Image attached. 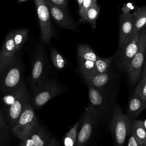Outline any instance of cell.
<instances>
[{
    "instance_id": "obj_1",
    "label": "cell",
    "mask_w": 146,
    "mask_h": 146,
    "mask_svg": "<svg viewBox=\"0 0 146 146\" xmlns=\"http://www.w3.org/2000/svg\"><path fill=\"white\" fill-rule=\"evenodd\" d=\"M2 95V106L0 104L1 110L11 131L25 106L31 102V99L24 81L14 90Z\"/></svg>"
},
{
    "instance_id": "obj_2",
    "label": "cell",
    "mask_w": 146,
    "mask_h": 146,
    "mask_svg": "<svg viewBox=\"0 0 146 146\" xmlns=\"http://www.w3.org/2000/svg\"><path fill=\"white\" fill-rule=\"evenodd\" d=\"M89 107L96 116L99 123L111 116L116 106V98L104 94L95 87L88 86Z\"/></svg>"
},
{
    "instance_id": "obj_3",
    "label": "cell",
    "mask_w": 146,
    "mask_h": 146,
    "mask_svg": "<svg viewBox=\"0 0 146 146\" xmlns=\"http://www.w3.org/2000/svg\"><path fill=\"white\" fill-rule=\"evenodd\" d=\"M33 96L31 103L33 107L40 108L51 99L61 94L63 88L55 78L44 79L32 88Z\"/></svg>"
},
{
    "instance_id": "obj_4",
    "label": "cell",
    "mask_w": 146,
    "mask_h": 146,
    "mask_svg": "<svg viewBox=\"0 0 146 146\" xmlns=\"http://www.w3.org/2000/svg\"><path fill=\"white\" fill-rule=\"evenodd\" d=\"M131 122V119L123 113L121 107L116 105L111 116L110 124L113 146H123L130 133Z\"/></svg>"
},
{
    "instance_id": "obj_5",
    "label": "cell",
    "mask_w": 146,
    "mask_h": 146,
    "mask_svg": "<svg viewBox=\"0 0 146 146\" xmlns=\"http://www.w3.org/2000/svg\"><path fill=\"white\" fill-rule=\"evenodd\" d=\"M23 81V66L17 57L3 70L0 75V94L14 90Z\"/></svg>"
},
{
    "instance_id": "obj_6",
    "label": "cell",
    "mask_w": 146,
    "mask_h": 146,
    "mask_svg": "<svg viewBox=\"0 0 146 146\" xmlns=\"http://www.w3.org/2000/svg\"><path fill=\"white\" fill-rule=\"evenodd\" d=\"M146 54V26L141 30L137 52L132 59L127 72L131 84L135 85L141 76Z\"/></svg>"
},
{
    "instance_id": "obj_7",
    "label": "cell",
    "mask_w": 146,
    "mask_h": 146,
    "mask_svg": "<svg viewBox=\"0 0 146 146\" xmlns=\"http://www.w3.org/2000/svg\"><path fill=\"white\" fill-rule=\"evenodd\" d=\"M85 82L88 86H92L99 91L116 98L119 80L118 75L113 73L111 70L85 80Z\"/></svg>"
},
{
    "instance_id": "obj_8",
    "label": "cell",
    "mask_w": 146,
    "mask_h": 146,
    "mask_svg": "<svg viewBox=\"0 0 146 146\" xmlns=\"http://www.w3.org/2000/svg\"><path fill=\"white\" fill-rule=\"evenodd\" d=\"M39 123L31 102L28 103L12 128L13 134L20 140L26 136Z\"/></svg>"
},
{
    "instance_id": "obj_9",
    "label": "cell",
    "mask_w": 146,
    "mask_h": 146,
    "mask_svg": "<svg viewBox=\"0 0 146 146\" xmlns=\"http://www.w3.org/2000/svg\"><path fill=\"white\" fill-rule=\"evenodd\" d=\"M80 123L74 146H88L99 124L96 116L89 106L86 108Z\"/></svg>"
},
{
    "instance_id": "obj_10",
    "label": "cell",
    "mask_w": 146,
    "mask_h": 146,
    "mask_svg": "<svg viewBox=\"0 0 146 146\" xmlns=\"http://www.w3.org/2000/svg\"><path fill=\"white\" fill-rule=\"evenodd\" d=\"M39 20L40 38L44 43H48L54 35V29L51 24L50 12L46 0H34Z\"/></svg>"
},
{
    "instance_id": "obj_11",
    "label": "cell",
    "mask_w": 146,
    "mask_h": 146,
    "mask_svg": "<svg viewBox=\"0 0 146 146\" xmlns=\"http://www.w3.org/2000/svg\"><path fill=\"white\" fill-rule=\"evenodd\" d=\"M140 32L132 33L125 43L120 48L117 56L118 68L127 72L129 64L138 49Z\"/></svg>"
},
{
    "instance_id": "obj_12",
    "label": "cell",
    "mask_w": 146,
    "mask_h": 146,
    "mask_svg": "<svg viewBox=\"0 0 146 146\" xmlns=\"http://www.w3.org/2000/svg\"><path fill=\"white\" fill-rule=\"evenodd\" d=\"M45 54L43 47H39L35 52L31 64L30 82L31 87L47 78Z\"/></svg>"
},
{
    "instance_id": "obj_13",
    "label": "cell",
    "mask_w": 146,
    "mask_h": 146,
    "mask_svg": "<svg viewBox=\"0 0 146 146\" xmlns=\"http://www.w3.org/2000/svg\"><path fill=\"white\" fill-rule=\"evenodd\" d=\"M51 139L46 128L38 123L31 132L21 140L19 146H47Z\"/></svg>"
},
{
    "instance_id": "obj_14",
    "label": "cell",
    "mask_w": 146,
    "mask_h": 146,
    "mask_svg": "<svg viewBox=\"0 0 146 146\" xmlns=\"http://www.w3.org/2000/svg\"><path fill=\"white\" fill-rule=\"evenodd\" d=\"M13 31H10L6 36L0 51V75L3 70L18 57L13 40Z\"/></svg>"
},
{
    "instance_id": "obj_15",
    "label": "cell",
    "mask_w": 146,
    "mask_h": 146,
    "mask_svg": "<svg viewBox=\"0 0 146 146\" xmlns=\"http://www.w3.org/2000/svg\"><path fill=\"white\" fill-rule=\"evenodd\" d=\"M47 2L51 15L59 26L73 30H76V25L67 13L66 8Z\"/></svg>"
},
{
    "instance_id": "obj_16",
    "label": "cell",
    "mask_w": 146,
    "mask_h": 146,
    "mask_svg": "<svg viewBox=\"0 0 146 146\" xmlns=\"http://www.w3.org/2000/svg\"><path fill=\"white\" fill-rule=\"evenodd\" d=\"M134 25V17L129 13H122L120 17V31L119 46L121 47L132 34Z\"/></svg>"
},
{
    "instance_id": "obj_17",
    "label": "cell",
    "mask_w": 146,
    "mask_h": 146,
    "mask_svg": "<svg viewBox=\"0 0 146 146\" xmlns=\"http://www.w3.org/2000/svg\"><path fill=\"white\" fill-rule=\"evenodd\" d=\"M146 108V100L135 92L131 95L127 107V116L131 119L137 117Z\"/></svg>"
},
{
    "instance_id": "obj_18",
    "label": "cell",
    "mask_w": 146,
    "mask_h": 146,
    "mask_svg": "<svg viewBox=\"0 0 146 146\" xmlns=\"http://www.w3.org/2000/svg\"><path fill=\"white\" fill-rule=\"evenodd\" d=\"M130 133L133 135L143 145L146 144V128L142 120H132Z\"/></svg>"
},
{
    "instance_id": "obj_19",
    "label": "cell",
    "mask_w": 146,
    "mask_h": 146,
    "mask_svg": "<svg viewBox=\"0 0 146 146\" xmlns=\"http://www.w3.org/2000/svg\"><path fill=\"white\" fill-rule=\"evenodd\" d=\"M78 68L84 80L88 79L95 76V62L90 60H78Z\"/></svg>"
},
{
    "instance_id": "obj_20",
    "label": "cell",
    "mask_w": 146,
    "mask_h": 146,
    "mask_svg": "<svg viewBox=\"0 0 146 146\" xmlns=\"http://www.w3.org/2000/svg\"><path fill=\"white\" fill-rule=\"evenodd\" d=\"M133 15L134 25L132 33L140 32L146 26V6L137 8Z\"/></svg>"
},
{
    "instance_id": "obj_21",
    "label": "cell",
    "mask_w": 146,
    "mask_h": 146,
    "mask_svg": "<svg viewBox=\"0 0 146 146\" xmlns=\"http://www.w3.org/2000/svg\"><path fill=\"white\" fill-rule=\"evenodd\" d=\"M10 131L0 105V146H6L9 141Z\"/></svg>"
},
{
    "instance_id": "obj_22",
    "label": "cell",
    "mask_w": 146,
    "mask_h": 146,
    "mask_svg": "<svg viewBox=\"0 0 146 146\" xmlns=\"http://www.w3.org/2000/svg\"><path fill=\"white\" fill-rule=\"evenodd\" d=\"M78 60H90L95 62L98 56L88 45L80 44L78 46L77 51Z\"/></svg>"
},
{
    "instance_id": "obj_23",
    "label": "cell",
    "mask_w": 146,
    "mask_h": 146,
    "mask_svg": "<svg viewBox=\"0 0 146 146\" xmlns=\"http://www.w3.org/2000/svg\"><path fill=\"white\" fill-rule=\"evenodd\" d=\"M28 38V30L21 29L13 30V40L16 50L18 52Z\"/></svg>"
},
{
    "instance_id": "obj_24",
    "label": "cell",
    "mask_w": 146,
    "mask_h": 146,
    "mask_svg": "<svg viewBox=\"0 0 146 146\" xmlns=\"http://www.w3.org/2000/svg\"><path fill=\"white\" fill-rule=\"evenodd\" d=\"M100 12V7L96 3L93 2L90 7L86 12L84 22H88L90 23L93 29L96 27V21L99 16Z\"/></svg>"
},
{
    "instance_id": "obj_25",
    "label": "cell",
    "mask_w": 146,
    "mask_h": 146,
    "mask_svg": "<svg viewBox=\"0 0 146 146\" xmlns=\"http://www.w3.org/2000/svg\"><path fill=\"white\" fill-rule=\"evenodd\" d=\"M80 122L76 123L66 133L63 139L64 146H74L76 141Z\"/></svg>"
},
{
    "instance_id": "obj_26",
    "label": "cell",
    "mask_w": 146,
    "mask_h": 146,
    "mask_svg": "<svg viewBox=\"0 0 146 146\" xmlns=\"http://www.w3.org/2000/svg\"><path fill=\"white\" fill-rule=\"evenodd\" d=\"M113 56L103 58L98 56L95 61V75L104 73L110 70L111 63L113 59Z\"/></svg>"
},
{
    "instance_id": "obj_27",
    "label": "cell",
    "mask_w": 146,
    "mask_h": 146,
    "mask_svg": "<svg viewBox=\"0 0 146 146\" xmlns=\"http://www.w3.org/2000/svg\"><path fill=\"white\" fill-rule=\"evenodd\" d=\"M51 59L53 66L58 70L63 69L66 65V61L64 57L55 48L51 49Z\"/></svg>"
},
{
    "instance_id": "obj_28",
    "label": "cell",
    "mask_w": 146,
    "mask_h": 146,
    "mask_svg": "<svg viewBox=\"0 0 146 146\" xmlns=\"http://www.w3.org/2000/svg\"><path fill=\"white\" fill-rule=\"evenodd\" d=\"M134 92L146 100V76H141Z\"/></svg>"
},
{
    "instance_id": "obj_29",
    "label": "cell",
    "mask_w": 146,
    "mask_h": 146,
    "mask_svg": "<svg viewBox=\"0 0 146 146\" xmlns=\"http://www.w3.org/2000/svg\"><path fill=\"white\" fill-rule=\"evenodd\" d=\"M92 3V0H83L82 5L79 9V15L80 17V19L79 20L80 23H84V18L86 12L88 10V9L90 7Z\"/></svg>"
},
{
    "instance_id": "obj_30",
    "label": "cell",
    "mask_w": 146,
    "mask_h": 146,
    "mask_svg": "<svg viewBox=\"0 0 146 146\" xmlns=\"http://www.w3.org/2000/svg\"><path fill=\"white\" fill-rule=\"evenodd\" d=\"M130 136L128 139L127 146H143V145L132 134L129 133Z\"/></svg>"
},
{
    "instance_id": "obj_31",
    "label": "cell",
    "mask_w": 146,
    "mask_h": 146,
    "mask_svg": "<svg viewBox=\"0 0 146 146\" xmlns=\"http://www.w3.org/2000/svg\"><path fill=\"white\" fill-rule=\"evenodd\" d=\"M46 1L52 5L67 8L68 0H46Z\"/></svg>"
},
{
    "instance_id": "obj_32",
    "label": "cell",
    "mask_w": 146,
    "mask_h": 146,
    "mask_svg": "<svg viewBox=\"0 0 146 146\" xmlns=\"http://www.w3.org/2000/svg\"><path fill=\"white\" fill-rule=\"evenodd\" d=\"M47 146H60V144L56 139L52 138Z\"/></svg>"
},
{
    "instance_id": "obj_33",
    "label": "cell",
    "mask_w": 146,
    "mask_h": 146,
    "mask_svg": "<svg viewBox=\"0 0 146 146\" xmlns=\"http://www.w3.org/2000/svg\"><path fill=\"white\" fill-rule=\"evenodd\" d=\"M141 76H146V54H145L144 63L143 67V69H142V72H141Z\"/></svg>"
},
{
    "instance_id": "obj_34",
    "label": "cell",
    "mask_w": 146,
    "mask_h": 146,
    "mask_svg": "<svg viewBox=\"0 0 146 146\" xmlns=\"http://www.w3.org/2000/svg\"><path fill=\"white\" fill-rule=\"evenodd\" d=\"M78 1V5H79V8L80 9V7L82 6V3H83V0H77Z\"/></svg>"
},
{
    "instance_id": "obj_35",
    "label": "cell",
    "mask_w": 146,
    "mask_h": 146,
    "mask_svg": "<svg viewBox=\"0 0 146 146\" xmlns=\"http://www.w3.org/2000/svg\"><path fill=\"white\" fill-rule=\"evenodd\" d=\"M143 124H144V125L145 128H146V118H145V120H143Z\"/></svg>"
},
{
    "instance_id": "obj_36",
    "label": "cell",
    "mask_w": 146,
    "mask_h": 146,
    "mask_svg": "<svg viewBox=\"0 0 146 146\" xmlns=\"http://www.w3.org/2000/svg\"><path fill=\"white\" fill-rule=\"evenodd\" d=\"M27 1V0H18V2H25V1Z\"/></svg>"
},
{
    "instance_id": "obj_37",
    "label": "cell",
    "mask_w": 146,
    "mask_h": 146,
    "mask_svg": "<svg viewBox=\"0 0 146 146\" xmlns=\"http://www.w3.org/2000/svg\"><path fill=\"white\" fill-rule=\"evenodd\" d=\"M92 1H93V2H94V3H96L97 0H92Z\"/></svg>"
},
{
    "instance_id": "obj_38",
    "label": "cell",
    "mask_w": 146,
    "mask_h": 146,
    "mask_svg": "<svg viewBox=\"0 0 146 146\" xmlns=\"http://www.w3.org/2000/svg\"><path fill=\"white\" fill-rule=\"evenodd\" d=\"M143 146H146V144H145V145H144Z\"/></svg>"
}]
</instances>
